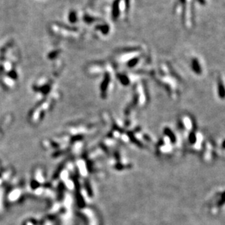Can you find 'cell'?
Segmentation results:
<instances>
[{
  "mask_svg": "<svg viewBox=\"0 0 225 225\" xmlns=\"http://www.w3.org/2000/svg\"><path fill=\"white\" fill-rule=\"evenodd\" d=\"M218 94L221 99H225V87L224 86L223 82L221 80L218 82Z\"/></svg>",
  "mask_w": 225,
  "mask_h": 225,
  "instance_id": "1",
  "label": "cell"
},
{
  "mask_svg": "<svg viewBox=\"0 0 225 225\" xmlns=\"http://www.w3.org/2000/svg\"><path fill=\"white\" fill-rule=\"evenodd\" d=\"M164 133L168 137V138L170 140L171 142L173 143H175V141H176V137H175V134L172 132V130H171L170 129H169V128L167 127L165 128V129H164Z\"/></svg>",
  "mask_w": 225,
  "mask_h": 225,
  "instance_id": "2",
  "label": "cell"
},
{
  "mask_svg": "<svg viewBox=\"0 0 225 225\" xmlns=\"http://www.w3.org/2000/svg\"><path fill=\"white\" fill-rule=\"evenodd\" d=\"M192 69L197 74H200L201 73V68L200 65L199 64L198 61L197 60H194L192 61Z\"/></svg>",
  "mask_w": 225,
  "mask_h": 225,
  "instance_id": "3",
  "label": "cell"
},
{
  "mask_svg": "<svg viewBox=\"0 0 225 225\" xmlns=\"http://www.w3.org/2000/svg\"><path fill=\"white\" fill-rule=\"evenodd\" d=\"M197 141V137H196L195 133L194 132H191L189 134V142L191 144H194Z\"/></svg>",
  "mask_w": 225,
  "mask_h": 225,
  "instance_id": "4",
  "label": "cell"
},
{
  "mask_svg": "<svg viewBox=\"0 0 225 225\" xmlns=\"http://www.w3.org/2000/svg\"><path fill=\"white\" fill-rule=\"evenodd\" d=\"M224 204H225V191H224V192L222 193V197H221L220 200H219V203H218V205H219V206L223 205Z\"/></svg>",
  "mask_w": 225,
  "mask_h": 225,
  "instance_id": "5",
  "label": "cell"
},
{
  "mask_svg": "<svg viewBox=\"0 0 225 225\" xmlns=\"http://www.w3.org/2000/svg\"><path fill=\"white\" fill-rule=\"evenodd\" d=\"M8 76L10 77L12 79H16L17 74L15 71H10V73H8Z\"/></svg>",
  "mask_w": 225,
  "mask_h": 225,
  "instance_id": "6",
  "label": "cell"
},
{
  "mask_svg": "<svg viewBox=\"0 0 225 225\" xmlns=\"http://www.w3.org/2000/svg\"><path fill=\"white\" fill-rule=\"evenodd\" d=\"M222 147L225 149V140L223 141V143H222Z\"/></svg>",
  "mask_w": 225,
  "mask_h": 225,
  "instance_id": "7",
  "label": "cell"
}]
</instances>
